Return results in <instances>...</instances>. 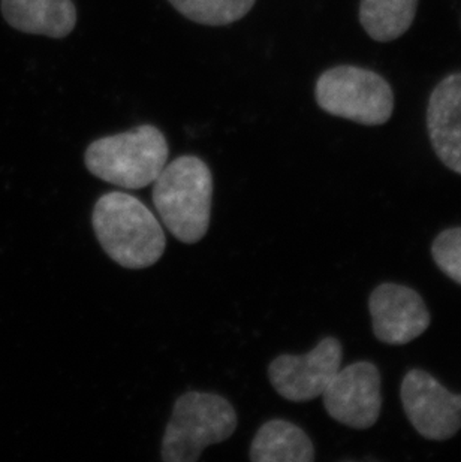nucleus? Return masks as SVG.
I'll use <instances>...</instances> for the list:
<instances>
[{"label": "nucleus", "instance_id": "nucleus-1", "mask_svg": "<svg viewBox=\"0 0 461 462\" xmlns=\"http://www.w3.org/2000/svg\"><path fill=\"white\" fill-rule=\"evenodd\" d=\"M96 238L105 254L127 270L155 265L165 252L166 236L156 216L129 193H105L92 214Z\"/></svg>", "mask_w": 461, "mask_h": 462}, {"label": "nucleus", "instance_id": "nucleus-2", "mask_svg": "<svg viewBox=\"0 0 461 462\" xmlns=\"http://www.w3.org/2000/svg\"><path fill=\"white\" fill-rule=\"evenodd\" d=\"M153 204L166 229L184 245H195L209 231L213 175L202 159L177 157L153 181Z\"/></svg>", "mask_w": 461, "mask_h": 462}, {"label": "nucleus", "instance_id": "nucleus-3", "mask_svg": "<svg viewBox=\"0 0 461 462\" xmlns=\"http://www.w3.org/2000/svg\"><path fill=\"white\" fill-rule=\"evenodd\" d=\"M165 135L157 127L144 125L136 131L93 141L84 154L95 177L118 188H147L168 163Z\"/></svg>", "mask_w": 461, "mask_h": 462}, {"label": "nucleus", "instance_id": "nucleus-4", "mask_svg": "<svg viewBox=\"0 0 461 462\" xmlns=\"http://www.w3.org/2000/svg\"><path fill=\"white\" fill-rule=\"evenodd\" d=\"M237 413L218 393L191 391L177 398L162 440L165 462H195L207 446L228 440L237 430Z\"/></svg>", "mask_w": 461, "mask_h": 462}, {"label": "nucleus", "instance_id": "nucleus-5", "mask_svg": "<svg viewBox=\"0 0 461 462\" xmlns=\"http://www.w3.org/2000/svg\"><path fill=\"white\" fill-rule=\"evenodd\" d=\"M316 101L326 113L366 126L387 123L394 109V97L387 81L353 66H340L321 75Z\"/></svg>", "mask_w": 461, "mask_h": 462}, {"label": "nucleus", "instance_id": "nucleus-6", "mask_svg": "<svg viewBox=\"0 0 461 462\" xmlns=\"http://www.w3.org/2000/svg\"><path fill=\"white\" fill-rule=\"evenodd\" d=\"M343 347L334 337H325L309 354L282 355L268 366V379L280 397L305 402L325 393L342 368Z\"/></svg>", "mask_w": 461, "mask_h": 462}, {"label": "nucleus", "instance_id": "nucleus-7", "mask_svg": "<svg viewBox=\"0 0 461 462\" xmlns=\"http://www.w3.org/2000/svg\"><path fill=\"white\" fill-rule=\"evenodd\" d=\"M401 402L418 434L444 441L461 430V395L449 393L427 371L410 370L401 382Z\"/></svg>", "mask_w": 461, "mask_h": 462}, {"label": "nucleus", "instance_id": "nucleus-8", "mask_svg": "<svg viewBox=\"0 0 461 462\" xmlns=\"http://www.w3.org/2000/svg\"><path fill=\"white\" fill-rule=\"evenodd\" d=\"M323 395L326 413L337 422L355 430L373 427L382 409L378 366L360 361L340 368Z\"/></svg>", "mask_w": 461, "mask_h": 462}, {"label": "nucleus", "instance_id": "nucleus-9", "mask_svg": "<svg viewBox=\"0 0 461 462\" xmlns=\"http://www.w3.org/2000/svg\"><path fill=\"white\" fill-rule=\"evenodd\" d=\"M373 332L385 345H408L430 327V311L421 295L403 284L383 283L369 300Z\"/></svg>", "mask_w": 461, "mask_h": 462}, {"label": "nucleus", "instance_id": "nucleus-10", "mask_svg": "<svg viewBox=\"0 0 461 462\" xmlns=\"http://www.w3.org/2000/svg\"><path fill=\"white\" fill-rule=\"evenodd\" d=\"M427 126L445 166L461 175V74L451 75L431 95Z\"/></svg>", "mask_w": 461, "mask_h": 462}, {"label": "nucleus", "instance_id": "nucleus-11", "mask_svg": "<svg viewBox=\"0 0 461 462\" xmlns=\"http://www.w3.org/2000/svg\"><path fill=\"white\" fill-rule=\"evenodd\" d=\"M2 13L14 29L32 35L65 38L77 24L71 0H2Z\"/></svg>", "mask_w": 461, "mask_h": 462}, {"label": "nucleus", "instance_id": "nucleus-12", "mask_svg": "<svg viewBox=\"0 0 461 462\" xmlns=\"http://www.w3.org/2000/svg\"><path fill=\"white\" fill-rule=\"evenodd\" d=\"M249 457L253 462H312L315 448L296 423L271 419L258 430Z\"/></svg>", "mask_w": 461, "mask_h": 462}, {"label": "nucleus", "instance_id": "nucleus-13", "mask_svg": "<svg viewBox=\"0 0 461 462\" xmlns=\"http://www.w3.org/2000/svg\"><path fill=\"white\" fill-rule=\"evenodd\" d=\"M418 0H362V24L379 42L397 40L414 22Z\"/></svg>", "mask_w": 461, "mask_h": 462}, {"label": "nucleus", "instance_id": "nucleus-14", "mask_svg": "<svg viewBox=\"0 0 461 462\" xmlns=\"http://www.w3.org/2000/svg\"><path fill=\"white\" fill-rule=\"evenodd\" d=\"M179 13L205 26H227L241 20L257 0H170Z\"/></svg>", "mask_w": 461, "mask_h": 462}, {"label": "nucleus", "instance_id": "nucleus-15", "mask_svg": "<svg viewBox=\"0 0 461 462\" xmlns=\"http://www.w3.org/2000/svg\"><path fill=\"white\" fill-rule=\"evenodd\" d=\"M431 254L439 270L461 284V227L440 232L433 241Z\"/></svg>", "mask_w": 461, "mask_h": 462}]
</instances>
